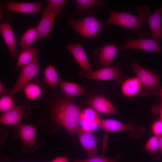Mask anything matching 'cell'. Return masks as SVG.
<instances>
[{
  "instance_id": "cell-26",
  "label": "cell",
  "mask_w": 162,
  "mask_h": 162,
  "mask_svg": "<svg viewBox=\"0 0 162 162\" xmlns=\"http://www.w3.org/2000/svg\"><path fill=\"white\" fill-rule=\"evenodd\" d=\"M77 10L81 11L94 6L103 7V2L98 0H76Z\"/></svg>"
},
{
  "instance_id": "cell-22",
  "label": "cell",
  "mask_w": 162,
  "mask_h": 162,
  "mask_svg": "<svg viewBox=\"0 0 162 162\" xmlns=\"http://www.w3.org/2000/svg\"><path fill=\"white\" fill-rule=\"evenodd\" d=\"M40 39L37 26L27 30L22 37L19 44L21 50L30 47L34 43Z\"/></svg>"
},
{
  "instance_id": "cell-8",
  "label": "cell",
  "mask_w": 162,
  "mask_h": 162,
  "mask_svg": "<svg viewBox=\"0 0 162 162\" xmlns=\"http://www.w3.org/2000/svg\"><path fill=\"white\" fill-rule=\"evenodd\" d=\"M121 50L138 49L149 52L160 53L162 49L160 44L150 38L131 39L119 46Z\"/></svg>"
},
{
  "instance_id": "cell-11",
  "label": "cell",
  "mask_w": 162,
  "mask_h": 162,
  "mask_svg": "<svg viewBox=\"0 0 162 162\" xmlns=\"http://www.w3.org/2000/svg\"><path fill=\"white\" fill-rule=\"evenodd\" d=\"M118 51V47L115 44H106L98 47L94 54L97 56L99 63L105 67L110 66Z\"/></svg>"
},
{
  "instance_id": "cell-29",
  "label": "cell",
  "mask_w": 162,
  "mask_h": 162,
  "mask_svg": "<svg viewBox=\"0 0 162 162\" xmlns=\"http://www.w3.org/2000/svg\"><path fill=\"white\" fill-rule=\"evenodd\" d=\"M159 148L158 137L155 135L149 138L145 147L147 151L152 153L156 152Z\"/></svg>"
},
{
  "instance_id": "cell-21",
  "label": "cell",
  "mask_w": 162,
  "mask_h": 162,
  "mask_svg": "<svg viewBox=\"0 0 162 162\" xmlns=\"http://www.w3.org/2000/svg\"><path fill=\"white\" fill-rule=\"evenodd\" d=\"M59 84L62 91L68 97H72L85 94V90L76 83L60 80Z\"/></svg>"
},
{
  "instance_id": "cell-17",
  "label": "cell",
  "mask_w": 162,
  "mask_h": 162,
  "mask_svg": "<svg viewBox=\"0 0 162 162\" xmlns=\"http://www.w3.org/2000/svg\"><path fill=\"white\" fill-rule=\"evenodd\" d=\"M86 104L99 112L110 115L116 113L115 109L113 105L102 95H95L89 98Z\"/></svg>"
},
{
  "instance_id": "cell-15",
  "label": "cell",
  "mask_w": 162,
  "mask_h": 162,
  "mask_svg": "<svg viewBox=\"0 0 162 162\" xmlns=\"http://www.w3.org/2000/svg\"><path fill=\"white\" fill-rule=\"evenodd\" d=\"M146 21L152 32L151 38L157 41L162 40V5L150 14Z\"/></svg>"
},
{
  "instance_id": "cell-27",
  "label": "cell",
  "mask_w": 162,
  "mask_h": 162,
  "mask_svg": "<svg viewBox=\"0 0 162 162\" xmlns=\"http://www.w3.org/2000/svg\"><path fill=\"white\" fill-rule=\"evenodd\" d=\"M120 155L117 154L114 158H109L102 155H96L89 157L84 159H76L74 160V162H118L119 161Z\"/></svg>"
},
{
  "instance_id": "cell-9",
  "label": "cell",
  "mask_w": 162,
  "mask_h": 162,
  "mask_svg": "<svg viewBox=\"0 0 162 162\" xmlns=\"http://www.w3.org/2000/svg\"><path fill=\"white\" fill-rule=\"evenodd\" d=\"M61 10L48 6L43 10L41 19L36 26L40 39L49 35L56 17Z\"/></svg>"
},
{
  "instance_id": "cell-3",
  "label": "cell",
  "mask_w": 162,
  "mask_h": 162,
  "mask_svg": "<svg viewBox=\"0 0 162 162\" xmlns=\"http://www.w3.org/2000/svg\"><path fill=\"white\" fill-rule=\"evenodd\" d=\"M132 68L140 80L142 85L140 95L145 97L159 95L162 87L160 79V76L151 70L145 68L134 60L131 62Z\"/></svg>"
},
{
  "instance_id": "cell-28",
  "label": "cell",
  "mask_w": 162,
  "mask_h": 162,
  "mask_svg": "<svg viewBox=\"0 0 162 162\" xmlns=\"http://www.w3.org/2000/svg\"><path fill=\"white\" fill-rule=\"evenodd\" d=\"M13 99L10 94H5L0 99V111L4 113L12 108L14 106Z\"/></svg>"
},
{
  "instance_id": "cell-2",
  "label": "cell",
  "mask_w": 162,
  "mask_h": 162,
  "mask_svg": "<svg viewBox=\"0 0 162 162\" xmlns=\"http://www.w3.org/2000/svg\"><path fill=\"white\" fill-rule=\"evenodd\" d=\"M136 11L138 13V15H134L126 12L116 11L110 12L109 16L105 23L134 31L140 38H148V34L142 31L141 26L150 14L149 8L146 6H140L136 8Z\"/></svg>"
},
{
  "instance_id": "cell-13",
  "label": "cell",
  "mask_w": 162,
  "mask_h": 162,
  "mask_svg": "<svg viewBox=\"0 0 162 162\" xmlns=\"http://www.w3.org/2000/svg\"><path fill=\"white\" fill-rule=\"evenodd\" d=\"M0 31L3 40L10 52L11 57L13 58H16L19 56L18 51L14 34L8 20L5 21L0 24Z\"/></svg>"
},
{
  "instance_id": "cell-6",
  "label": "cell",
  "mask_w": 162,
  "mask_h": 162,
  "mask_svg": "<svg viewBox=\"0 0 162 162\" xmlns=\"http://www.w3.org/2000/svg\"><path fill=\"white\" fill-rule=\"evenodd\" d=\"M39 71V68L36 58L30 64L22 67L14 86L9 92L10 94L12 96L23 89Z\"/></svg>"
},
{
  "instance_id": "cell-16",
  "label": "cell",
  "mask_w": 162,
  "mask_h": 162,
  "mask_svg": "<svg viewBox=\"0 0 162 162\" xmlns=\"http://www.w3.org/2000/svg\"><path fill=\"white\" fill-rule=\"evenodd\" d=\"M66 47L78 64L87 74H89L93 72L91 68L86 53L80 44H70L68 45Z\"/></svg>"
},
{
  "instance_id": "cell-1",
  "label": "cell",
  "mask_w": 162,
  "mask_h": 162,
  "mask_svg": "<svg viewBox=\"0 0 162 162\" xmlns=\"http://www.w3.org/2000/svg\"><path fill=\"white\" fill-rule=\"evenodd\" d=\"M81 107L69 100L61 99L53 105L51 117L55 123L63 127L72 137L79 128Z\"/></svg>"
},
{
  "instance_id": "cell-32",
  "label": "cell",
  "mask_w": 162,
  "mask_h": 162,
  "mask_svg": "<svg viewBox=\"0 0 162 162\" xmlns=\"http://www.w3.org/2000/svg\"><path fill=\"white\" fill-rule=\"evenodd\" d=\"M152 113L155 114H159L160 116V119L162 121V107L154 106L152 108Z\"/></svg>"
},
{
  "instance_id": "cell-19",
  "label": "cell",
  "mask_w": 162,
  "mask_h": 162,
  "mask_svg": "<svg viewBox=\"0 0 162 162\" xmlns=\"http://www.w3.org/2000/svg\"><path fill=\"white\" fill-rule=\"evenodd\" d=\"M142 88L141 83L136 76L127 78L121 83V91L125 97L131 98L140 92Z\"/></svg>"
},
{
  "instance_id": "cell-23",
  "label": "cell",
  "mask_w": 162,
  "mask_h": 162,
  "mask_svg": "<svg viewBox=\"0 0 162 162\" xmlns=\"http://www.w3.org/2000/svg\"><path fill=\"white\" fill-rule=\"evenodd\" d=\"M44 80L50 87L55 88L60 80L55 68L52 65H48L44 71Z\"/></svg>"
},
{
  "instance_id": "cell-12",
  "label": "cell",
  "mask_w": 162,
  "mask_h": 162,
  "mask_svg": "<svg viewBox=\"0 0 162 162\" xmlns=\"http://www.w3.org/2000/svg\"><path fill=\"white\" fill-rule=\"evenodd\" d=\"M25 105L14 106L10 110L3 113L0 117L1 123L7 125H20L23 118L27 114Z\"/></svg>"
},
{
  "instance_id": "cell-30",
  "label": "cell",
  "mask_w": 162,
  "mask_h": 162,
  "mask_svg": "<svg viewBox=\"0 0 162 162\" xmlns=\"http://www.w3.org/2000/svg\"><path fill=\"white\" fill-rule=\"evenodd\" d=\"M47 6L51 8L62 10L67 4V0H47Z\"/></svg>"
},
{
  "instance_id": "cell-25",
  "label": "cell",
  "mask_w": 162,
  "mask_h": 162,
  "mask_svg": "<svg viewBox=\"0 0 162 162\" xmlns=\"http://www.w3.org/2000/svg\"><path fill=\"white\" fill-rule=\"evenodd\" d=\"M23 89L26 97L32 100L37 99L40 96L41 93L40 87L34 83H28Z\"/></svg>"
},
{
  "instance_id": "cell-10",
  "label": "cell",
  "mask_w": 162,
  "mask_h": 162,
  "mask_svg": "<svg viewBox=\"0 0 162 162\" xmlns=\"http://www.w3.org/2000/svg\"><path fill=\"white\" fill-rule=\"evenodd\" d=\"M43 3L40 1L33 3L20 2L6 1L5 2V9L7 10L24 14H32L40 12Z\"/></svg>"
},
{
  "instance_id": "cell-14",
  "label": "cell",
  "mask_w": 162,
  "mask_h": 162,
  "mask_svg": "<svg viewBox=\"0 0 162 162\" xmlns=\"http://www.w3.org/2000/svg\"><path fill=\"white\" fill-rule=\"evenodd\" d=\"M76 133L79 141L88 157L97 155V139L93 133L84 131L79 128Z\"/></svg>"
},
{
  "instance_id": "cell-20",
  "label": "cell",
  "mask_w": 162,
  "mask_h": 162,
  "mask_svg": "<svg viewBox=\"0 0 162 162\" xmlns=\"http://www.w3.org/2000/svg\"><path fill=\"white\" fill-rule=\"evenodd\" d=\"M39 50L37 48L29 47L22 50L19 55L17 63L14 71L19 68L22 67L32 62L39 54Z\"/></svg>"
},
{
  "instance_id": "cell-36",
  "label": "cell",
  "mask_w": 162,
  "mask_h": 162,
  "mask_svg": "<svg viewBox=\"0 0 162 162\" xmlns=\"http://www.w3.org/2000/svg\"><path fill=\"white\" fill-rule=\"evenodd\" d=\"M159 95H160L161 98V102L159 106L162 107V87L160 90Z\"/></svg>"
},
{
  "instance_id": "cell-7",
  "label": "cell",
  "mask_w": 162,
  "mask_h": 162,
  "mask_svg": "<svg viewBox=\"0 0 162 162\" xmlns=\"http://www.w3.org/2000/svg\"><path fill=\"white\" fill-rule=\"evenodd\" d=\"M119 63L111 66L104 67L89 74H87L84 77L89 79L105 81L116 79L117 82L121 84L125 80L127 76L119 70Z\"/></svg>"
},
{
  "instance_id": "cell-5",
  "label": "cell",
  "mask_w": 162,
  "mask_h": 162,
  "mask_svg": "<svg viewBox=\"0 0 162 162\" xmlns=\"http://www.w3.org/2000/svg\"><path fill=\"white\" fill-rule=\"evenodd\" d=\"M98 124L99 128L106 131H128L129 136L135 139L141 137L145 130L143 126H138L132 123L125 124L113 119H101Z\"/></svg>"
},
{
  "instance_id": "cell-35",
  "label": "cell",
  "mask_w": 162,
  "mask_h": 162,
  "mask_svg": "<svg viewBox=\"0 0 162 162\" xmlns=\"http://www.w3.org/2000/svg\"><path fill=\"white\" fill-rule=\"evenodd\" d=\"M159 148L162 152V135L158 136Z\"/></svg>"
},
{
  "instance_id": "cell-31",
  "label": "cell",
  "mask_w": 162,
  "mask_h": 162,
  "mask_svg": "<svg viewBox=\"0 0 162 162\" xmlns=\"http://www.w3.org/2000/svg\"><path fill=\"white\" fill-rule=\"evenodd\" d=\"M151 130L154 135L159 136L162 135V121L159 119L152 124Z\"/></svg>"
},
{
  "instance_id": "cell-33",
  "label": "cell",
  "mask_w": 162,
  "mask_h": 162,
  "mask_svg": "<svg viewBox=\"0 0 162 162\" xmlns=\"http://www.w3.org/2000/svg\"><path fill=\"white\" fill-rule=\"evenodd\" d=\"M51 162H68V159L64 157H58L55 158Z\"/></svg>"
},
{
  "instance_id": "cell-24",
  "label": "cell",
  "mask_w": 162,
  "mask_h": 162,
  "mask_svg": "<svg viewBox=\"0 0 162 162\" xmlns=\"http://www.w3.org/2000/svg\"><path fill=\"white\" fill-rule=\"evenodd\" d=\"M100 118L98 111L93 108L89 107L81 111L80 122L89 123Z\"/></svg>"
},
{
  "instance_id": "cell-18",
  "label": "cell",
  "mask_w": 162,
  "mask_h": 162,
  "mask_svg": "<svg viewBox=\"0 0 162 162\" xmlns=\"http://www.w3.org/2000/svg\"><path fill=\"white\" fill-rule=\"evenodd\" d=\"M37 129L35 126L30 124H20L19 126V136L25 147L32 148L37 143L35 137Z\"/></svg>"
},
{
  "instance_id": "cell-4",
  "label": "cell",
  "mask_w": 162,
  "mask_h": 162,
  "mask_svg": "<svg viewBox=\"0 0 162 162\" xmlns=\"http://www.w3.org/2000/svg\"><path fill=\"white\" fill-rule=\"evenodd\" d=\"M68 26L73 28L84 38H91L97 35L103 27L102 23L91 11H89L85 17L80 20L73 18L67 22Z\"/></svg>"
},
{
  "instance_id": "cell-34",
  "label": "cell",
  "mask_w": 162,
  "mask_h": 162,
  "mask_svg": "<svg viewBox=\"0 0 162 162\" xmlns=\"http://www.w3.org/2000/svg\"><path fill=\"white\" fill-rule=\"evenodd\" d=\"M8 90L7 89L4 88L2 83H0V95L2 96L5 94L7 92Z\"/></svg>"
}]
</instances>
